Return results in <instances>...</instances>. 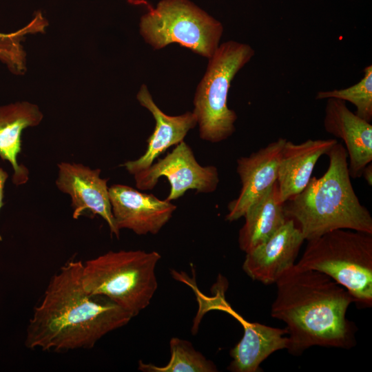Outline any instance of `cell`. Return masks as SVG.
<instances>
[{
    "label": "cell",
    "instance_id": "1",
    "mask_svg": "<svg viewBox=\"0 0 372 372\" xmlns=\"http://www.w3.org/2000/svg\"><path fill=\"white\" fill-rule=\"evenodd\" d=\"M82 269L81 260L72 259L51 278L30 319L26 347L54 352L90 349L132 320L110 299L84 289Z\"/></svg>",
    "mask_w": 372,
    "mask_h": 372
},
{
    "label": "cell",
    "instance_id": "2",
    "mask_svg": "<svg viewBox=\"0 0 372 372\" xmlns=\"http://www.w3.org/2000/svg\"><path fill=\"white\" fill-rule=\"evenodd\" d=\"M275 284L271 316L285 323L290 354L300 355L313 346L349 349L355 344V327L346 316L355 300L344 287L296 264Z\"/></svg>",
    "mask_w": 372,
    "mask_h": 372
},
{
    "label": "cell",
    "instance_id": "3",
    "mask_svg": "<svg viewBox=\"0 0 372 372\" xmlns=\"http://www.w3.org/2000/svg\"><path fill=\"white\" fill-rule=\"evenodd\" d=\"M329 167L322 176L311 177L306 187L283 204L305 240L338 229L372 234V217L355 193L345 147L336 143L326 154Z\"/></svg>",
    "mask_w": 372,
    "mask_h": 372
},
{
    "label": "cell",
    "instance_id": "4",
    "mask_svg": "<svg viewBox=\"0 0 372 372\" xmlns=\"http://www.w3.org/2000/svg\"><path fill=\"white\" fill-rule=\"evenodd\" d=\"M157 251H110L83 262L81 282L89 293L105 296L137 316L150 303L158 288Z\"/></svg>",
    "mask_w": 372,
    "mask_h": 372
},
{
    "label": "cell",
    "instance_id": "5",
    "mask_svg": "<svg viewBox=\"0 0 372 372\" xmlns=\"http://www.w3.org/2000/svg\"><path fill=\"white\" fill-rule=\"evenodd\" d=\"M298 267L324 273L344 287L358 307L372 305V234L338 229L307 240Z\"/></svg>",
    "mask_w": 372,
    "mask_h": 372
},
{
    "label": "cell",
    "instance_id": "6",
    "mask_svg": "<svg viewBox=\"0 0 372 372\" xmlns=\"http://www.w3.org/2000/svg\"><path fill=\"white\" fill-rule=\"evenodd\" d=\"M254 54L249 44L227 41L219 45L208 59L206 72L194 99L193 113L203 140L219 143L235 132L238 117L227 106L228 92L234 76Z\"/></svg>",
    "mask_w": 372,
    "mask_h": 372
},
{
    "label": "cell",
    "instance_id": "7",
    "mask_svg": "<svg viewBox=\"0 0 372 372\" xmlns=\"http://www.w3.org/2000/svg\"><path fill=\"white\" fill-rule=\"evenodd\" d=\"M140 33L155 50L176 43L209 59L219 45L222 23L189 0H161L140 20Z\"/></svg>",
    "mask_w": 372,
    "mask_h": 372
},
{
    "label": "cell",
    "instance_id": "8",
    "mask_svg": "<svg viewBox=\"0 0 372 372\" xmlns=\"http://www.w3.org/2000/svg\"><path fill=\"white\" fill-rule=\"evenodd\" d=\"M133 176L136 187L141 190L152 189L158 178L165 176L170 184L166 198L168 201L178 199L189 189L200 193L214 192L219 183L217 168L200 165L191 147L184 141L176 145L163 158Z\"/></svg>",
    "mask_w": 372,
    "mask_h": 372
},
{
    "label": "cell",
    "instance_id": "9",
    "mask_svg": "<svg viewBox=\"0 0 372 372\" xmlns=\"http://www.w3.org/2000/svg\"><path fill=\"white\" fill-rule=\"evenodd\" d=\"M56 187L71 197L72 218L83 214L101 216L108 225L110 232L119 238L112 211L108 179L100 177V169H92L81 163L61 162L57 165Z\"/></svg>",
    "mask_w": 372,
    "mask_h": 372
},
{
    "label": "cell",
    "instance_id": "10",
    "mask_svg": "<svg viewBox=\"0 0 372 372\" xmlns=\"http://www.w3.org/2000/svg\"><path fill=\"white\" fill-rule=\"evenodd\" d=\"M286 141L279 138L249 156L237 159L236 172L240 178L241 189L238 197L228 204L226 220L232 222L243 217L249 208L276 183Z\"/></svg>",
    "mask_w": 372,
    "mask_h": 372
},
{
    "label": "cell",
    "instance_id": "11",
    "mask_svg": "<svg viewBox=\"0 0 372 372\" xmlns=\"http://www.w3.org/2000/svg\"><path fill=\"white\" fill-rule=\"evenodd\" d=\"M109 196L118 229H127L138 235L158 233L176 209L170 201L125 185L110 186Z\"/></svg>",
    "mask_w": 372,
    "mask_h": 372
},
{
    "label": "cell",
    "instance_id": "12",
    "mask_svg": "<svg viewBox=\"0 0 372 372\" xmlns=\"http://www.w3.org/2000/svg\"><path fill=\"white\" fill-rule=\"evenodd\" d=\"M304 240L294 221L287 219L269 239L246 254L242 269L253 280L275 284L295 265Z\"/></svg>",
    "mask_w": 372,
    "mask_h": 372
},
{
    "label": "cell",
    "instance_id": "13",
    "mask_svg": "<svg viewBox=\"0 0 372 372\" xmlns=\"http://www.w3.org/2000/svg\"><path fill=\"white\" fill-rule=\"evenodd\" d=\"M323 125L325 131L341 138L345 145L350 176H362L364 167L372 161V125L352 112L346 101L327 99Z\"/></svg>",
    "mask_w": 372,
    "mask_h": 372
},
{
    "label": "cell",
    "instance_id": "14",
    "mask_svg": "<svg viewBox=\"0 0 372 372\" xmlns=\"http://www.w3.org/2000/svg\"><path fill=\"white\" fill-rule=\"evenodd\" d=\"M136 99L143 107L150 112L155 119L156 125L147 141V147L145 153L138 159L128 161L122 165L132 176L149 167L154 160L169 147L183 141L188 132L197 124L193 112L178 116L165 114L156 105L145 84L141 86Z\"/></svg>",
    "mask_w": 372,
    "mask_h": 372
},
{
    "label": "cell",
    "instance_id": "15",
    "mask_svg": "<svg viewBox=\"0 0 372 372\" xmlns=\"http://www.w3.org/2000/svg\"><path fill=\"white\" fill-rule=\"evenodd\" d=\"M338 141L308 139L296 144L286 141L281 155L277 183L280 200L285 203L300 193L307 185L318 159Z\"/></svg>",
    "mask_w": 372,
    "mask_h": 372
},
{
    "label": "cell",
    "instance_id": "16",
    "mask_svg": "<svg viewBox=\"0 0 372 372\" xmlns=\"http://www.w3.org/2000/svg\"><path fill=\"white\" fill-rule=\"evenodd\" d=\"M43 118L39 107L28 101L0 105V157L12 165V180L17 186L26 183L29 179L28 168L17 161L21 152L22 132L37 126Z\"/></svg>",
    "mask_w": 372,
    "mask_h": 372
},
{
    "label": "cell",
    "instance_id": "17",
    "mask_svg": "<svg viewBox=\"0 0 372 372\" xmlns=\"http://www.w3.org/2000/svg\"><path fill=\"white\" fill-rule=\"evenodd\" d=\"M244 329L241 340L230 351L232 360L228 366L232 372H257L261 363L273 353L287 349L289 343L286 328L250 322L236 315Z\"/></svg>",
    "mask_w": 372,
    "mask_h": 372
},
{
    "label": "cell",
    "instance_id": "18",
    "mask_svg": "<svg viewBox=\"0 0 372 372\" xmlns=\"http://www.w3.org/2000/svg\"><path fill=\"white\" fill-rule=\"evenodd\" d=\"M278 183L244 215L245 223L239 231L238 245L245 254L269 239L287 221Z\"/></svg>",
    "mask_w": 372,
    "mask_h": 372
},
{
    "label": "cell",
    "instance_id": "19",
    "mask_svg": "<svg viewBox=\"0 0 372 372\" xmlns=\"http://www.w3.org/2000/svg\"><path fill=\"white\" fill-rule=\"evenodd\" d=\"M170 359L168 363L158 366L151 363L138 362V369L145 372H215V364L197 351L191 342L178 338L169 341Z\"/></svg>",
    "mask_w": 372,
    "mask_h": 372
},
{
    "label": "cell",
    "instance_id": "20",
    "mask_svg": "<svg viewBox=\"0 0 372 372\" xmlns=\"http://www.w3.org/2000/svg\"><path fill=\"white\" fill-rule=\"evenodd\" d=\"M363 72L364 76L353 85L341 90L319 91L316 99L334 98L349 101L355 106V114L370 123L372 121V65L364 68Z\"/></svg>",
    "mask_w": 372,
    "mask_h": 372
},
{
    "label": "cell",
    "instance_id": "21",
    "mask_svg": "<svg viewBox=\"0 0 372 372\" xmlns=\"http://www.w3.org/2000/svg\"><path fill=\"white\" fill-rule=\"evenodd\" d=\"M8 178V173L1 167H0V209L3 205V189L5 183ZM2 240V238L0 235V240Z\"/></svg>",
    "mask_w": 372,
    "mask_h": 372
},
{
    "label": "cell",
    "instance_id": "22",
    "mask_svg": "<svg viewBox=\"0 0 372 372\" xmlns=\"http://www.w3.org/2000/svg\"><path fill=\"white\" fill-rule=\"evenodd\" d=\"M362 176L364 178L369 186L372 185V164L366 165L362 170Z\"/></svg>",
    "mask_w": 372,
    "mask_h": 372
}]
</instances>
